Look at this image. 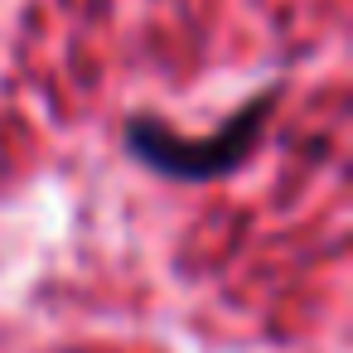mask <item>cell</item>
<instances>
[{
    "label": "cell",
    "mask_w": 353,
    "mask_h": 353,
    "mask_svg": "<svg viewBox=\"0 0 353 353\" xmlns=\"http://www.w3.org/2000/svg\"><path fill=\"white\" fill-rule=\"evenodd\" d=\"M276 97H281L276 88L256 92L237 117H228L213 136H199V141L170 131L165 121H145V117H136V121L126 126V145H131V155H136L141 165H150V170L165 174V179H184V184L223 179V174H232V170L256 150L261 126H266Z\"/></svg>",
    "instance_id": "obj_1"
}]
</instances>
